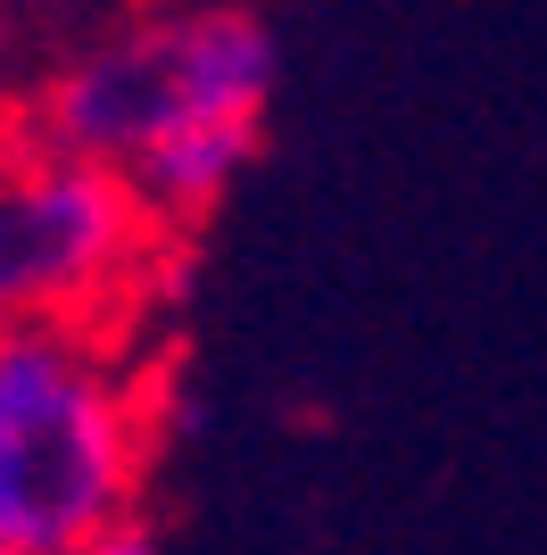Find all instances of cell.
<instances>
[{
    "label": "cell",
    "mask_w": 547,
    "mask_h": 555,
    "mask_svg": "<svg viewBox=\"0 0 547 555\" xmlns=\"http://www.w3.org/2000/svg\"><path fill=\"white\" fill-rule=\"evenodd\" d=\"M274 75H282V50L257 9L191 0L75 50L34 92L25 133L50 141L59 158L125 175L141 208L166 232H182L207 224L250 175Z\"/></svg>",
    "instance_id": "6da1fadb"
},
{
    "label": "cell",
    "mask_w": 547,
    "mask_h": 555,
    "mask_svg": "<svg viewBox=\"0 0 547 555\" xmlns=\"http://www.w3.org/2000/svg\"><path fill=\"white\" fill-rule=\"evenodd\" d=\"M150 390L109 324L0 332V555H75L133 522Z\"/></svg>",
    "instance_id": "7a4b0ae2"
},
{
    "label": "cell",
    "mask_w": 547,
    "mask_h": 555,
    "mask_svg": "<svg viewBox=\"0 0 547 555\" xmlns=\"http://www.w3.org/2000/svg\"><path fill=\"white\" fill-rule=\"evenodd\" d=\"M158 216L125 175L59 158L50 141L0 133V332L17 324H109L125 315L150 257Z\"/></svg>",
    "instance_id": "3957f363"
},
{
    "label": "cell",
    "mask_w": 547,
    "mask_h": 555,
    "mask_svg": "<svg viewBox=\"0 0 547 555\" xmlns=\"http://www.w3.org/2000/svg\"><path fill=\"white\" fill-rule=\"evenodd\" d=\"M75 555H158V539H150V522H116V531H100V539H84Z\"/></svg>",
    "instance_id": "277c9868"
}]
</instances>
